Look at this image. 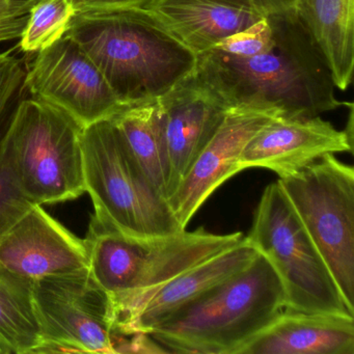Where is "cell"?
Segmentation results:
<instances>
[{
	"mask_svg": "<svg viewBox=\"0 0 354 354\" xmlns=\"http://www.w3.org/2000/svg\"><path fill=\"white\" fill-rule=\"evenodd\" d=\"M32 281L0 267V353H37L43 345Z\"/></svg>",
	"mask_w": 354,
	"mask_h": 354,
	"instance_id": "20",
	"label": "cell"
},
{
	"mask_svg": "<svg viewBox=\"0 0 354 354\" xmlns=\"http://www.w3.org/2000/svg\"><path fill=\"white\" fill-rule=\"evenodd\" d=\"M243 237L241 232L219 235L202 227L158 237H129L93 215L84 240L90 272L118 300L161 285Z\"/></svg>",
	"mask_w": 354,
	"mask_h": 354,
	"instance_id": "5",
	"label": "cell"
},
{
	"mask_svg": "<svg viewBox=\"0 0 354 354\" xmlns=\"http://www.w3.org/2000/svg\"><path fill=\"white\" fill-rule=\"evenodd\" d=\"M300 21L322 53L335 86L347 91L354 68V0H296Z\"/></svg>",
	"mask_w": 354,
	"mask_h": 354,
	"instance_id": "18",
	"label": "cell"
},
{
	"mask_svg": "<svg viewBox=\"0 0 354 354\" xmlns=\"http://www.w3.org/2000/svg\"><path fill=\"white\" fill-rule=\"evenodd\" d=\"M354 313V169L335 154L279 180Z\"/></svg>",
	"mask_w": 354,
	"mask_h": 354,
	"instance_id": "8",
	"label": "cell"
},
{
	"mask_svg": "<svg viewBox=\"0 0 354 354\" xmlns=\"http://www.w3.org/2000/svg\"><path fill=\"white\" fill-rule=\"evenodd\" d=\"M352 115L349 128L337 130L319 117L271 120L248 142L239 160L240 171L250 167L270 169L281 178L289 177L325 155L353 150Z\"/></svg>",
	"mask_w": 354,
	"mask_h": 354,
	"instance_id": "14",
	"label": "cell"
},
{
	"mask_svg": "<svg viewBox=\"0 0 354 354\" xmlns=\"http://www.w3.org/2000/svg\"><path fill=\"white\" fill-rule=\"evenodd\" d=\"M245 237L277 271L286 310L354 317L279 182L265 188Z\"/></svg>",
	"mask_w": 354,
	"mask_h": 354,
	"instance_id": "7",
	"label": "cell"
},
{
	"mask_svg": "<svg viewBox=\"0 0 354 354\" xmlns=\"http://www.w3.org/2000/svg\"><path fill=\"white\" fill-rule=\"evenodd\" d=\"M158 101L165 121L169 162L167 200L210 142L227 111L236 105L198 59L196 67Z\"/></svg>",
	"mask_w": 354,
	"mask_h": 354,
	"instance_id": "11",
	"label": "cell"
},
{
	"mask_svg": "<svg viewBox=\"0 0 354 354\" xmlns=\"http://www.w3.org/2000/svg\"><path fill=\"white\" fill-rule=\"evenodd\" d=\"M264 15L293 9L296 0H248Z\"/></svg>",
	"mask_w": 354,
	"mask_h": 354,
	"instance_id": "27",
	"label": "cell"
},
{
	"mask_svg": "<svg viewBox=\"0 0 354 354\" xmlns=\"http://www.w3.org/2000/svg\"><path fill=\"white\" fill-rule=\"evenodd\" d=\"M76 12L140 7L145 0H70Z\"/></svg>",
	"mask_w": 354,
	"mask_h": 354,
	"instance_id": "26",
	"label": "cell"
},
{
	"mask_svg": "<svg viewBox=\"0 0 354 354\" xmlns=\"http://www.w3.org/2000/svg\"><path fill=\"white\" fill-rule=\"evenodd\" d=\"M266 16L273 30L267 53L238 57L209 50L198 55L233 104L277 107L289 119H310L351 104L335 98L326 61L294 10Z\"/></svg>",
	"mask_w": 354,
	"mask_h": 354,
	"instance_id": "1",
	"label": "cell"
},
{
	"mask_svg": "<svg viewBox=\"0 0 354 354\" xmlns=\"http://www.w3.org/2000/svg\"><path fill=\"white\" fill-rule=\"evenodd\" d=\"M136 8L150 14L196 55L266 16L248 0H145Z\"/></svg>",
	"mask_w": 354,
	"mask_h": 354,
	"instance_id": "16",
	"label": "cell"
},
{
	"mask_svg": "<svg viewBox=\"0 0 354 354\" xmlns=\"http://www.w3.org/2000/svg\"><path fill=\"white\" fill-rule=\"evenodd\" d=\"M258 254V250L244 236L236 245L203 261L161 285L136 295L113 300L118 335L124 337L136 333L151 335L207 292L243 270Z\"/></svg>",
	"mask_w": 354,
	"mask_h": 354,
	"instance_id": "12",
	"label": "cell"
},
{
	"mask_svg": "<svg viewBox=\"0 0 354 354\" xmlns=\"http://www.w3.org/2000/svg\"><path fill=\"white\" fill-rule=\"evenodd\" d=\"M239 354H354V317L285 310Z\"/></svg>",
	"mask_w": 354,
	"mask_h": 354,
	"instance_id": "17",
	"label": "cell"
},
{
	"mask_svg": "<svg viewBox=\"0 0 354 354\" xmlns=\"http://www.w3.org/2000/svg\"><path fill=\"white\" fill-rule=\"evenodd\" d=\"M26 75L17 57L10 53H0V115L26 80Z\"/></svg>",
	"mask_w": 354,
	"mask_h": 354,
	"instance_id": "24",
	"label": "cell"
},
{
	"mask_svg": "<svg viewBox=\"0 0 354 354\" xmlns=\"http://www.w3.org/2000/svg\"><path fill=\"white\" fill-rule=\"evenodd\" d=\"M283 115L277 107L239 104L227 111L210 142L203 149L167 203L182 229L211 194L240 173L239 160L250 140L271 120Z\"/></svg>",
	"mask_w": 354,
	"mask_h": 354,
	"instance_id": "13",
	"label": "cell"
},
{
	"mask_svg": "<svg viewBox=\"0 0 354 354\" xmlns=\"http://www.w3.org/2000/svg\"><path fill=\"white\" fill-rule=\"evenodd\" d=\"M32 297L43 337L37 353H117L115 301L90 269L38 279Z\"/></svg>",
	"mask_w": 354,
	"mask_h": 354,
	"instance_id": "9",
	"label": "cell"
},
{
	"mask_svg": "<svg viewBox=\"0 0 354 354\" xmlns=\"http://www.w3.org/2000/svg\"><path fill=\"white\" fill-rule=\"evenodd\" d=\"M76 13L70 0H44L30 11L20 37L26 53H39L65 36Z\"/></svg>",
	"mask_w": 354,
	"mask_h": 354,
	"instance_id": "21",
	"label": "cell"
},
{
	"mask_svg": "<svg viewBox=\"0 0 354 354\" xmlns=\"http://www.w3.org/2000/svg\"><path fill=\"white\" fill-rule=\"evenodd\" d=\"M42 1L44 0H12L14 8L22 16H30V11Z\"/></svg>",
	"mask_w": 354,
	"mask_h": 354,
	"instance_id": "28",
	"label": "cell"
},
{
	"mask_svg": "<svg viewBox=\"0 0 354 354\" xmlns=\"http://www.w3.org/2000/svg\"><path fill=\"white\" fill-rule=\"evenodd\" d=\"M273 45V30L268 17L223 39L211 50L221 51L238 57H250L267 53Z\"/></svg>",
	"mask_w": 354,
	"mask_h": 354,
	"instance_id": "22",
	"label": "cell"
},
{
	"mask_svg": "<svg viewBox=\"0 0 354 354\" xmlns=\"http://www.w3.org/2000/svg\"><path fill=\"white\" fill-rule=\"evenodd\" d=\"M0 267L34 281L90 269L84 239L40 205H35L0 238Z\"/></svg>",
	"mask_w": 354,
	"mask_h": 354,
	"instance_id": "15",
	"label": "cell"
},
{
	"mask_svg": "<svg viewBox=\"0 0 354 354\" xmlns=\"http://www.w3.org/2000/svg\"><path fill=\"white\" fill-rule=\"evenodd\" d=\"M82 154L86 192L97 218L129 237H158L185 230L111 120L84 128Z\"/></svg>",
	"mask_w": 354,
	"mask_h": 354,
	"instance_id": "6",
	"label": "cell"
},
{
	"mask_svg": "<svg viewBox=\"0 0 354 354\" xmlns=\"http://www.w3.org/2000/svg\"><path fill=\"white\" fill-rule=\"evenodd\" d=\"M28 16H22L12 0H0V43L20 39L28 24Z\"/></svg>",
	"mask_w": 354,
	"mask_h": 354,
	"instance_id": "25",
	"label": "cell"
},
{
	"mask_svg": "<svg viewBox=\"0 0 354 354\" xmlns=\"http://www.w3.org/2000/svg\"><path fill=\"white\" fill-rule=\"evenodd\" d=\"M285 310L281 279L259 254L149 335L167 353L239 354Z\"/></svg>",
	"mask_w": 354,
	"mask_h": 354,
	"instance_id": "3",
	"label": "cell"
},
{
	"mask_svg": "<svg viewBox=\"0 0 354 354\" xmlns=\"http://www.w3.org/2000/svg\"><path fill=\"white\" fill-rule=\"evenodd\" d=\"M65 36L126 105L159 98L198 63L194 51L140 8L76 12Z\"/></svg>",
	"mask_w": 354,
	"mask_h": 354,
	"instance_id": "2",
	"label": "cell"
},
{
	"mask_svg": "<svg viewBox=\"0 0 354 354\" xmlns=\"http://www.w3.org/2000/svg\"><path fill=\"white\" fill-rule=\"evenodd\" d=\"M111 121L138 167L167 198L169 162L158 98L126 105Z\"/></svg>",
	"mask_w": 354,
	"mask_h": 354,
	"instance_id": "19",
	"label": "cell"
},
{
	"mask_svg": "<svg viewBox=\"0 0 354 354\" xmlns=\"http://www.w3.org/2000/svg\"><path fill=\"white\" fill-rule=\"evenodd\" d=\"M82 132L55 105L22 101L0 134V171L34 205L75 200L86 192Z\"/></svg>",
	"mask_w": 354,
	"mask_h": 354,
	"instance_id": "4",
	"label": "cell"
},
{
	"mask_svg": "<svg viewBox=\"0 0 354 354\" xmlns=\"http://www.w3.org/2000/svg\"><path fill=\"white\" fill-rule=\"evenodd\" d=\"M34 206L0 171V238Z\"/></svg>",
	"mask_w": 354,
	"mask_h": 354,
	"instance_id": "23",
	"label": "cell"
},
{
	"mask_svg": "<svg viewBox=\"0 0 354 354\" xmlns=\"http://www.w3.org/2000/svg\"><path fill=\"white\" fill-rule=\"evenodd\" d=\"M24 82L34 98L65 111L82 128L111 120L126 106L94 62L68 36L39 51Z\"/></svg>",
	"mask_w": 354,
	"mask_h": 354,
	"instance_id": "10",
	"label": "cell"
}]
</instances>
